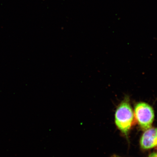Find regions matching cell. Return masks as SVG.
<instances>
[{
    "instance_id": "obj_1",
    "label": "cell",
    "mask_w": 157,
    "mask_h": 157,
    "mask_svg": "<svg viewBox=\"0 0 157 157\" xmlns=\"http://www.w3.org/2000/svg\"><path fill=\"white\" fill-rule=\"evenodd\" d=\"M134 117V113L129 103V98L125 97L116 111V125L121 132L127 135L133 124Z\"/></svg>"
},
{
    "instance_id": "obj_2",
    "label": "cell",
    "mask_w": 157,
    "mask_h": 157,
    "mask_svg": "<svg viewBox=\"0 0 157 157\" xmlns=\"http://www.w3.org/2000/svg\"><path fill=\"white\" fill-rule=\"evenodd\" d=\"M135 115L137 123L143 130H146L151 127L154 113L152 107L148 104L143 102L137 103L135 107Z\"/></svg>"
},
{
    "instance_id": "obj_3",
    "label": "cell",
    "mask_w": 157,
    "mask_h": 157,
    "mask_svg": "<svg viewBox=\"0 0 157 157\" xmlns=\"http://www.w3.org/2000/svg\"><path fill=\"white\" fill-rule=\"evenodd\" d=\"M141 148L148 150L157 146V128L151 127L145 130L140 140Z\"/></svg>"
},
{
    "instance_id": "obj_4",
    "label": "cell",
    "mask_w": 157,
    "mask_h": 157,
    "mask_svg": "<svg viewBox=\"0 0 157 157\" xmlns=\"http://www.w3.org/2000/svg\"><path fill=\"white\" fill-rule=\"evenodd\" d=\"M148 157H157V152H154L151 153Z\"/></svg>"
},
{
    "instance_id": "obj_5",
    "label": "cell",
    "mask_w": 157,
    "mask_h": 157,
    "mask_svg": "<svg viewBox=\"0 0 157 157\" xmlns=\"http://www.w3.org/2000/svg\"><path fill=\"white\" fill-rule=\"evenodd\" d=\"M111 157H121L116 155H113Z\"/></svg>"
}]
</instances>
